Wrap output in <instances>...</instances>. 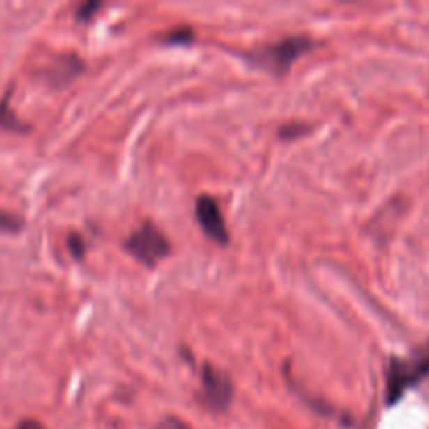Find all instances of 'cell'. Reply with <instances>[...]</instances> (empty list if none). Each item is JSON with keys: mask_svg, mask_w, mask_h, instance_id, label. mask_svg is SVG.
<instances>
[{"mask_svg": "<svg viewBox=\"0 0 429 429\" xmlns=\"http://www.w3.org/2000/svg\"><path fill=\"white\" fill-rule=\"evenodd\" d=\"M22 228V220L13 214L0 212V231H20Z\"/></svg>", "mask_w": 429, "mask_h": 429, "instance_id": "ba28073f", "label": "cell"}, {"mask_svg": "<svg viewBox=\"0 0 429 429\" xmlns=\"http://www.w3.org/2000/svg\"><path fill=\"white\" fill-rule=\"evenodd\" d=\"M176 36H168V42H189L191 38H193V34H191V30H178V32H174Z\"/></svg>", "mask_w": 429, "mask_h": 429, "instance_id": "30bf717a", "label": "cell"}, {"mask_svg": "<svg viewBox=\"0 0 429 429\" xmlns=\"http://www.w3.org/2000/svg\"><path fill=\"white\" fill-rule=\"evenodd\" d=\"M101 5H97V3H93V5H86V7H82L80 11H78V20H88V13L91 11H97Z\"/></svg>", "mask_w": 429, "mask_h": 429, "instance_id": "4fadbf2b", "label": "cell"}, {"mask_svg": "<svg viewBox=\"0 0 429 429\" xmlns=\"http://www.w3.org/2000/svg\"><path fill=\"white\" fill-rule=\"evenodd\" d=\"M312 49V40L306 36H289L285 40H279L274 45L262 47L258 51L251 53V63H256L258 68L272 72V74H285L289 70V65L299 59L302 55H306Z\"/></svg>", "mask_w": 429, "mask_h": 429, "instance_id": "7a4b0ae2", "label": "cell"}, {"mask_svg": "<svg viewBox=\"0 0 429 429\" xmlns=\"http://www.w3.org/2000/svg\"><path fill=\"white\" fill-rule=\"evenodd\" d=\"M157 429H187L180 421H176V419H166Z\"/></svg>", "mask_w": 429, "mask_h": 429, "instance_id": "7c38bea8", "label": "cell"}, {"mask_svg": "<svg viewBox=\"0 0 429 429\" xmlns=\"http://www.w3.org/2000/svg\"><path fill=\"white\" fill-rule=\"evenodd\" d=\"M0 126L3 128H7V130H28V126L26 124H22L17 118H15V114L9 109V95H5L3 97V101H0Z\"/></svg>", "mask_w": 429, "mask_h": 429, "instance_id": "52a82bcc", "label": "cell"}, {"mask_svg": "<svg viewBox=\"0 0 429 429\" xmlns=\"http://www.w3.org/2000/svg\"><path fill=\"white\" fill-rule=\"evenodd\" d=\"M82 72V61L76 55H63L59 57L49 70H47V78L55 84V86H63L68 84L72 78H76Z\"/></svg>", "mask_w": 429, "mask_h": 429, "instance_id": "8992f818", "label": "cell"}, {"mask_svg": "<svg viewBox=\"0 0 429 429\" xmlns=\"http://www.w3.org/2000/svg\"><path fill=\"white\" fill-rule=\"evenodd\" d=\"M15 429H45V425L40 421H36V419H24V421L17 423Z\"/></svg>", "mask_w": 429, "mask_h": 429, "instance_id": "8fae6325", "label": "cell"}, {"mask_svg": "<svg viewBox=\"0 0 429 429\" xmlns=\"http://www.w3.org/2000/svg\"><path fill=\"white\" fill-rule=\"evenodd\" d=\"M126 249L145 266H153L157 264L162 258L168 256L170 251V241L166 239V235L153 224V222H145L141 228H136L128 241H126Z\"/></svg>", "mask_w": 429, "mask_h": 429, "instance_id": "3957f363", "label": "cell"}, {"mask_svg": "<svg viewBox=\"0 0 429 429\" xmlns=\"http://www.w3.org/2000/svg\"><path fill=\"white\" fill-rule=\"evenodd\" d=\"M68 247H70V251H72L76 258H82V256H84V241H82L80 235H70Z\"/></svg>", "mask_w": 429, "mask_h": 429, "instance_id": "9c48e42d", "label": "cell"}, {"mask_svg": "<svg viewBox=\"0 0 429 429\" xmlns=\"http://www.w3.org/2000/svg\"><path fill=\"white\" fill-rule=\"evenodd\" d=\"M201 379H203V400H205V404L214 410H224L233 400L231 379L222 370L214 368L212 364H205V368L201 373Z\"/></svg>", "mask_w": 429, "mask_h": 429, "instance_id": "277c9868", "label": "cell"}, {"mask_svg": "<svg viewBox=\"0 0 429 429\" xmlns=\"http://www.w3.org/2000/svg\"><path fill=\"white\" fill-rule=\"evenodd\" d=\"M195 216H197V222L201 224V228L205 231V235L218 243H226L228 241V231H226V224H224V216H222V210L218 205L216 199L203 195L197 199L195 203Z\"/></svg>", "mask_w": 429, "mask_h": 429, "instance_id": "5b68a950", "label": "cell"}, {"mask_svg": "<svg viewBox=\"0 0 429 429\" xmlns=\"http://www.w3.org/2000/svg\"><path fill=\"white\" fill-rule=\"evenodd\" d=\"M429 373V341L419 348L410 358H393L387 370V387L385 398L387 404H393L410 385L421 381Z\"/></svg>", "mask_w": 429, "mask_h": 429, "instance_id": "6da1fadb", "label": "cell"}]
</instances>
